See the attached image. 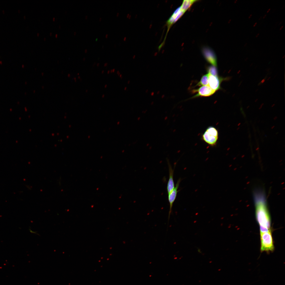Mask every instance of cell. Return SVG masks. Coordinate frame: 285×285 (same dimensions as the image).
<instances>
[{
	"label": "cell",
	"instance_id": "1",
	"mask_svg": "<svg viewBox=\"0 0 285 285\" xmlns=\"http://www.w3.org/2000/svg\"><path fill=\"white\" fill-rule=\"evenodd\" d=\"M253 197L260 232H268L270 230V221L265 192L262 189L257 188L253 191Z\"/></svg>",
	"mask_w": 285,
	"mask_h": 285
},
{
	"label": "cell",
	"instance_id": "2",
	"mask_svg": "<svg viewBox=\"0 0 285 285\" xmlns=\"http://www.w3.org/2000/svg\"><path fill=\"white\" fill-rule=\"evenodd\" d=\"M217 129L213 126L208 127L202 135L203 140L209 145L213 146L216 144L218 139Z\"/></svg>",
	"mask_w": 285,
	"mask_h": 285
},
{
	"label": "cell",
	"instance_id": "3",
	"mask_svg": "<svg viewBox=\"0 0 285 285\" xmlns=\"http://www.w3.org/2000/svg\"><path fill=\"white\" fill-rule=\"evenodd\" d=\"M260 237L261 251H273L274 247L271 230L268 232H260Z\"/></svg>",
	"mask_w": 285,
	"mask_h": 285
},
{
	"label": "cell",
	"instance_id": "4",
	"mask_svg": "<svg viewBox=\"0 0 285 285\" xmlns=\"http://www.w3.org/2000/svg\"><path fill=\"white\" fill-rule=\"evenodd\" d=\"M201 51L205 59L212 65H217L216 57L214 51L211 48L207 46L202 47Z\"/></svg>",
	"mask_w": 285,
	"mask_h": 285
},
{
	"label": "cell",
	"instance_id": "5",
	"mask_svg": "<svg viewBox=\"0 0 285 285\" xmlns=\"http://www.w3.org/2000/svg\"><path fill=\"white\" fill-rule=\"evenodd\" d=\"M181 181L180 178H179L178 180L174 189L168 194V200L169 204V212L168 216V222L170 218V215L171 214L172 208L173 204L177 197V193L178 192V189L179 188L180 183Z\"/></svg>",
	"mask_w": 285,
	"mask_h": 285
},
{
	"label": "cell",
	"instance_id": "6",
	"mask_svg": "<svg viewBox=\"0 0 285 285\" xmlns=\"http://www.w3.org/2000/svg\"><path fill=\"white\" fill-rule=\"evenodd\" d=\"M193 91L194 92H197V93L192 98L199 97L209 96L213 94L215 92L208 86H202L198 89L194 90Z\"/></svg>",
	"mask_w": 285,
	"mask_h": 285
},
{
	"label": "cell",
	"instance_id": "7",
	"mask_svg": "<svg viewBox=\"0 0 285 285\" xmlns=\"http://www.w3.org/2000/svg\"><path fill=\"white\" fill-rule=\"evenodd\" d=\"M223 80V78L209 74L208 86L216 91L220 88L221 83Z\"/></svg>",
	"mask_w": 285,
	"mask_h": 285
},
{
	"label": "cell",
	"instance_id": "8",
	"mask_svg": "<svg viewBox=\"0 0 285 285\" xmlns=\"http://www.w3.org/2000/svg\"><path fill=\"white\" fill-rule=\"evenodd\" d=\"M169 168V178L167 186V190L168 194L170 193L175 187L174 183L173 180L174 169L172 168L168 160H167Z\"/></svg>",
	"mask_w": 285,
	"mask_h": 285
},
{
	"label": "cell",
	"instance_id": "9",
	"mask_svg": "<svg viewBox=\"0 0 285 285\" xmlns=\"http://www.w3.org/2000/svg\"><path fill=\"white\" fill-rule=\"evenodd\" d=\"M197 1L195 0H184L180 6V9L185 12L194 3Z\"/></svg>",
	"mask_w": 285,
	"mask_h": 285
},
{
	"label": "cell",
	"instance_id": "10",
	"mask_svg": "<svg viewBox=\"0 0 285 285\" xmlns=\"http://www.w3.org/2000/svg\"><path fill=\"white\" fill-rule=\"evenodd\" d=\"M209 74H207L203 75L201 78L200 81L197 85L198 86H208Z\"/></svg>",
	"mask_w": 285,
	"mask_h": 285
},
{
	"label": "cell",
	"instance_id": "11",
	"mask_svg": "<svg viewBox=\"0 0 285 285\" xmlns=\"http://www.w3.org/2000/svg\"><path fill=\"white\" fill-rule=\"evenodd\" d=\"M208 74L215 76H217V71L216 66L213 65L208 66L207 68Z\"/></svg>",
	"mask_w": 285,
	"mask_h": 285
},
{
	"label": "cell",
	"instance_id": "12",
	"mask_svg": "<svg viewBox=\"0 0 285 285\" xmlns=\"http://www.w3.org/2000/svg\"><path fill=\"white\" fill-rule=\"evenodd\" d=\"M185 12L182 10L181 9L180 11L177 14L174 21L173 23L176 22L184 13Z\"/></svg>",
	"mask_w": 285,
	"mask_h": 285
},
{
	"label": "cell",
	"instance_id": "13",
	"mask_svg": "<svg viewBox=\"0 0 285 285\" xmlns=\"http://www.w3.org/2000/svg\"><path fill=\"white\" fill-rule=\"evenodd\" d=\"M107 65H108V63H106L104 64V66H106Z\"/></svg>",
	"mask_w": 285,
	"mask_h": 285
},
{
	"label": "cell",
	"instance_id": "14",
	"mask_svg": "<svg viewBox=\"0 0 285 285\" xmlns=\"http://www.w3.org/2000/svg\"><path fill=\"white\" fill-rule=\"evenodd\" d=\"M257 24V22H255V23L254 24V25H253V27H254L255 26H256V25Z\"/></svg>",
	"mask_w": 285,
	"mask_h": 285
},
{
	"label": "cell",
	"instance_id": "15",
	"mask_svg": "<svg viewBox=\"0 0 285 285\" xmlns=\"http://www.w3.org/2000/svg\"><path fill=\"white\" fill-rule=\"evenodd\" d=\"M270 10H271V8H269V9H268V10H267V13H268V12H269V11H270Z\"/></svg>",
	"mask_w": 285,
	"mask_h": 285
},
{
	"label": "cell",
	"instance_id": "16",
	"mask_svg": "<svg viewBox=\"0 0 285 285\" xmlns=\"http://www.w3.org/2000/svg\"><path fill=\"white\" fill-rule=\"evenodd\" d=\"M252 16V14H250V15L249 16V17H248V18H249V19Z\"/></svg>",
	"mask_w": 285,
	"mask_h": 285
},
{
	"label": "cell",
	"instance_id": "17",
	"mask_svg": "<svg viewBox=\"0 0 285 285\" xmlns=\"http://www.w3.org/2000/svg\"><path fill=\"white\" fill-rule=\"evenodd\" d=\"M112 70V73H114L115 71V69H113Z\"/></svg>",
	"mask_w": 285,
	"mask_h": 285
},
{
	"label": "cell",
	"instance_id": "18",
	"mask_svg": "<svg viewBox=\"0 0 285 285\" xmlns=\"http://www.w3.org/2000/svg\"><path fill=\"white\" fill-rule=\"evenodd\" d=\"M267 15V14H265V15H264V16L263 17V19H264V18H265V17H266V16Z\"/></svg>",
	"mask_w": 285,
	"mask_h": 285
},
{
	"label": "cell",
	"instance_id": "19",
	"mask_svg": "<svg viewBox=\"0 0 285 285\" xmlns=\"http://www.w3.org/2000/svg\"><path fill=\"white\" fill-rule=\"evenodd\" d=\"M283 26H282L281 27V28H280L279 30H282V29L283 28Z\"/></svg>",
	"mask_w": 285,
	"mask_h": 285
},
{
	"label": "cell",
	"instance_id": "20",
	"mask_svg": "<svg viewBox=\"0 0 285 285\" xmlns=\"http://www.w3.org/2000/svg\"><path fill=\"white\" fill-rule=\"evenodd\" d=\"M259 33L258 34H257V35H256V36H255L256 37H258V36H259Z\"/></svg>",
	"mask_w": 285,
	"mask_h": 285
},
{
	"label": "cell",
	"instance_id": "21",
	"mask_svg": "<svg viewBox=\"0 0 285 285\" xmlns=\"http://www.w3.org/2000/svg\"><path fill=\"white\" fill-rule=\"evenodd\" d=\"M110 73V70H108V71H107V73L108 74H109Z\"/></svg>",
	"mask_w": 285,
	"mask_h": 285
},
{
	"label": "cell",
	"instance_id": "22",
	"mask_svg": "<svg viewBox=\"0 0 285 285\" xmlns=\"http://www.w3.org/2000/svg\"><path fill=\"white\" fill-rule=\"evenodd\" d=\"M107 87V84H106V85H104V87L105 88H106Z\"/></svg>",
	"mask_w": 285,
	"mask_h": 285
},
{
	"label": "cell",
	"instance_id": "23",
	"mask_svg": "<svg viewBox=\"0 0 285 285\" xmlns=\"http://www.w3.org/2000/svg\"><path fill=\"white\" fill-rule=\"evenodd\" d=\"M247 45V43H245V44H244V47H245V46H246V45Z\"/></svg>",
	"mask_w": 285,
	"mask_h": 285
},
{
	"label": "cell",
	"instance_id": "24",
	"mask_svg": "<svg viewBox=\"0 0 285 285\" xmlns=\"http://www.w3.org/2000/svg\"><path fill=\"white\" fill-rule=\"evenodd\" d=\"M237 1H238V0H235V1H234V3H236V2H237Z\"/></svg>",
	"mask_w": 285,
	"mask_h": 285
},
{
	"label": "cell",
	"instance_id": "25",
	"mask_svg": "<svg viewBox=\"0 0 285 285\" xmlns=\"http://www.w3.org/2000/svg\"><path fill=\"white\" fill-rule=\"evenodd\" d=\"M99 63H97V66H99Z\"/></svg>",
	"mask_w": 285,
	"mask_h": 285
},
{
	"label": "cell",
	"instance_id": "26",
	"mask_svg": "<svg viewBox=\"0 0 285 285\" xmlns=\"http://www.w3.org/2000/svg\"><path fill=\"white\" fill-rule=\"evenodd\" d=\"M104 70H102V72H101V73H102V74H103V73H104Z\"/></svg>",
	"mask_w": 285,
	"mask_h": 285
},
{
	"label": "cell",
	"instance_id": "27",
	"mask_svg": "<svg viewBox=\"0 0 285 285\" xmlns=\"http://www.w3.org/2000/svg\"><path fill=\"white\" fill-rule=\"evenodd\" d=\"M104 96H105V95H104V94H103L102 96V98H104Z\"/></svg>",
	"mask_w": 285,
	"mask_h": 285
},
{
	"label": "cell",
	"instance_id": "28",
	"mask_svg": "<svg viewBox=\"0 0 285 285\" xmlns=\"http://www.w3.org/2000/svg\"><path fill=\"white\" fill-rule=\"evenodd\" d=\"M119 76H120V78H121V77H122V75H121V74H120V75H119Z\"/></svg>",
	"mask_w": 285,
	"mask_h": 285
},
{
	"label": "cell",
	"instance_id": "29",
	"mask_svg": "<svg viewBox=\"0 0 285 285\" xmlns=\"http://www.w3.org/2000/svg\"><path fill=\"white\" fill-rule=\"evenodd\" d=\"M87 50H86V49L85 50V53H87Z\"/></svg>",
	"mask_w": 285,
	"mask_h": 285
},
{
	"label": "cell",
	"instance_id": "30",
	"mask_svg": "<svg viewBox=\"0 0 285 285\" xmlns=\"http://www.w3.org/2000/svg\"><path fill=\"white\" fill-rule=\"evenodd\" d=\"M262 18V16L260 17L259 19V20H260L261 19V18Z\"/></svg>",
	"mask_w": 285,
	"mask_h": 285
},
{
	"label": "cell",
	"instance_id": "31",
	"mask_svg": "<svg viewBox=\"0 0 285 285\" xmlns=\"http://www.w3.org/2000/svg\"><path fill=\"white\" fill-rule=\"evenodd\" d=\"M110 73H112V70H110Z\"/></svg>",
	"mask_w": 285,
	"mask_h": 285
},
{
	"label": "cell",
	"instance_id": "32",
	"mask_svg": "<svg viewBox=\"0 0 285 285\" xmlns=\"http://www.w3.org/2000/svg\"><path fill=\"white\" fill-rule=\"evenodd\" d=\"M284 7V6H283V7L282 8V9H283Z\"/></svg>",
	"mask_w": 285,
	"mask_h": 285
},
{
	"label": "cell",
	"instance_id": "33",
	"mask_svg": "<svg viewBox=\"0 0 285 285\" xmlns=\"http://www.w3.org/2000/svg\"><path fill=\"white\" fill-rule=\"evenodd\" d=\"M282 22H280V23H279V25H280L281 24H282Z\"/></svg>",
	"mask_w": 285,
	"mask_h": 285
},
{
	"label": "cell",
	"instance_id": "34",
	"mask_svg": "<svg viewBox=\"0 0 285 285\" xmlns=\"http://www.w3.org/2000/svg\"><path fill=\"white\" fill-rule=\"evenodd\" d=\"M108 36V35L107 34L106 35V37L107 38V37Z\"/></svg>",
	"mask_w": 285,
	"mask_h": 285
},
{
	"label": "cell",
	"instance_id": "35",
	"mask_svg": "<svg viewBox=\"0 0 285 285\" xmlns=\"http://www.w3.org/2000/svg\"><path fill=\"white\" fill-rule=\"evenodd\" d=\"M88 90L87 89V90H86V92H88Z\"/></svg>",
	"mask_w": 285,
	"mask_h": 285
},
{
	"label": "cell",
	"instance_id": "36",
	"mask_svg": "<svg viewBox=\"0 0 285 285\" xmlns=\"http://www.w3.org/2000/svg\"><path fill=\"white\" fill-rule=\"evenodd\" d=\"M118 15H119V14H118V13H117V16H118Z\"/></svg>",
	"mask_w": 285,
	"mask_h": 285
},
{
	"label": "cell",
	"instance_id": "37",
	"mask_svg": "<svg viewBox=\"0 0 285 285\" xmlns=\"http://www.w3.org/2000/svg\"><path fill=\"white\" fill-rule=\"evenodd\" d=\"M85 60V58H84L83 59V60Z\"/></svg>",
	"mask_w": 285,
	"mask_h": 285
},
{
	"label": "cell",
	"instance_id": "38",
	"mask_svg": "<svg viewBox=\"0 0 285 285\" xmlns=\"http://www.w3.org/2000/svg\"><path fill=\"white\" fill-rule=\"evenodd\" d=\"M95 64H96V63H94V64L93 65V66H94V65H95Z\"/></svg>",
	"mask_w": 285,
	"mask_h": 285
},
{
	"label": "cell",
	"instance_id": "39",
	"mask_svg": "<svg viewBox=\"0 0 285 285\" xmlns=\"http://www.w3.org/2000/svg\"><path fill=\"white\" fill-rule=\"evenodd\" d=\"M87 16H86V18H87Z\"/></svg>",
	"mask_w": 285,
	"mask_h": 285
},
{
	"label": "cell",
	"instance_id": "40",
	"mask_svg": "<svg viewBox=\"0 0 285 285\" xmlns=\"http://www.w3.org/2000/svg\"><path fill=\"white\" fill-rule=\"evenodd\" d=\"M101 18H100V20H101Z\"/></svg>",
	"mask_w": 285,
	"mask_h": 285
},
{
	"label": "cell",
	"instance_id": "41",
	"mask_svg": "<svg viewBox=\"0 0 285 285\" xmlns=\"http://www.w3.org/2000/svg\"><path fill=\"white\" fill-rule=\"evenodd\" d=\"M239 124H240V123ZM239 125H238V126H239Z\"/></svg>",
	"mask_w": 285,
	"mask_h": 285
}]
</instances>
